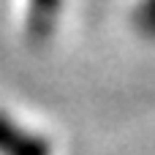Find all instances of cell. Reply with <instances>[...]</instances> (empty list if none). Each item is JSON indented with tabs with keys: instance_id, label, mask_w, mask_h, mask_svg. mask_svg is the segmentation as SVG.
I'll return each mask as SVG.
<instances>
[{
	"instance_id": "1",
	"label": "cell",
	"mask_w": 155,
	"mask_h": 155,
	"mask_svg": "<svg viewBox=\"0 0 155 155\" xmlns=\"http://www.w3.org/2000/svg\"><path fill=\"white\" fill-rule=\"evenodd\" d=\"M52 142L0 109V155H52Z\"/></svg>"
},
{
	"instance_id": "3",
	"label": "cell",
	"mask_w": 155,
	"mask_h": 155,
	"mask_svg": "<svg viewBox=\"0 0 155 155\" xmlns=\"http://www.w3.org/2000/svg\"><path fill=\"white\" fill-rule=\"evenodd\" d=\"M134 25L142 38L155 41V0H139L136 14H134Z\"/></svg>"
},
{
	"instance_id": "2",
	"label": "cell",
	"mask_w": 155,
	"mask_h": 155,
	"mask_svg": "<svg viewBox=\"0 0 155 155\" xmlns=\"http://www.w3.org/2000/svg\"><path fill=\"white\" fill-rule=\"evenodd\" d=\"M63 0H27V35L33 44L49 41Z\"/></svg>"
}]
</instances>
